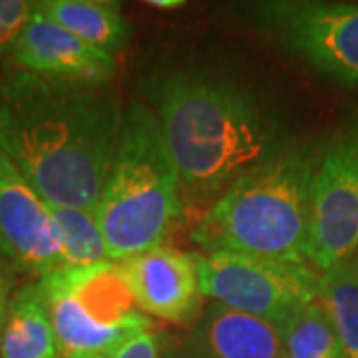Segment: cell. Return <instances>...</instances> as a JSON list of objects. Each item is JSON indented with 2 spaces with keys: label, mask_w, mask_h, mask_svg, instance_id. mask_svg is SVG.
<instances>
[{
  "label": "cell",
  "mask_w": 358,
  "mask_h": 358,
  "mask_svg": "<svg viewBox=\"0 0 358 358\" xmlns=\"http://www.w3.org/2000/svg\"><path fill=\"white\" fill-rule=\"evenodd\" d=\"M141 86L178 166L183 209L205 213L241 176L294 141L281 106L237 72L162 66Z\"/></svg>",
  "instance_id": "1"
},
{
  "label": "cell",
  "mask_w": 358,
  "mask_h": 358,
  "mask_svg": "<svg viewBox=\"0 0 358 358\" xmlns=\"http://www.w3.org/2000/svg\"><path fill=\"white\" fill-rule=\"evenodd\" d=\"M124 114L112 82L13 70L0 80V150L48 205L96 211Z\"/></svg>",
  "instance_id": "2"
},
{
  "label": "cell",
  "mask_w": 358,
  "mask_h": 358,
  "mask_svg": "<svg viewBox=\"0 0 358 358\" xmlns=\"http://www.w3.org/2000/svg\"><path fill=\"white\" fill-rule=\"evenodd\" d=\"M324 141L294 140L253 167L199 217L192 241L205 253L308 263L310 197Z\"/></svg>",
  "instance_id": "3"
},
{
  "label": "cell",
  "mask_w": 358,
  "mask_h": 358,
  "mask_svg": "<svg viewBox=\"0 0 358 358\" xmlns=\"http://www.w3.org/2000/svg\"><path fill=\"white\" fill-rule=\"evenodd\" d=\"M181 213L179 171L159 120L148 103H129L96 207L110 261L164 245Z\"/></svg>",
  "instance_id": "4"
},
{
  "label": "cell",
  "mask_w": 358,
  "mask_h": 358,
  "mask_svg": "<svg viewBox=\"0 0 358 358\" xmlns=\"http://www.w3.org/2000/svg\"><path fill=\"white\" fill-rule=\"evenodd\" d=\"M60 358H108L136 336L154 331L136 303L120 263L58 268L38 279Z\"/></svg>",
  "instance_id": "5"
},
{
  "label": "cell",
  "mask_w": 358,
  "mask_h": 358,
  "mask_svg": "<svg viewBox=\"0 0 358 358\" xmlns=\"http://www.w3.org/2000/svg\"><path fill=\"white\" fill-rule=\"evenodd\" d=\"M257 30L287 56L345 88L358 86V2L263 0L247 4Z\"/></svg>",
  "instance_id": "6"
},
{
  "label": "cell",
  "mask_w": 358,
  "mask_h": 358,
  "mask_svg": "<svg viewBox=\"0 0 358 358\" xmlns=\"http://www.w3.org/2000/svg\"><path fill=\"white\" fill-rule=\"evenodd\" d=\"M205 299L281 327L320 299V271L308 263L217 251L197 253Z\"/></svg>",
  "instance_id": "7"
},
{
  "label": "cell",
  "mask_w": 358,
  "mask_h": 358,
  "mask_svg": "<svg viewBox=\"0 0 358 358\" xmlns=\"http://www.w3.org/2000/svg\"><path fill=\"white\" fill-rule=\"evenodd\" d=\"M358 251V114L324 141L310 197L308 259L329 271Z\"/></svg>",
  "instance_id": "8"
},
{
  "label": "cell",
  "mask_w": 358,
  "mask_h": 358,
  "mask_svg": "<svg viewBox=\"0 0 358 358\" xmlns=\"http://www.w3.org/2000/svg\"><path fill=\"white\" fill-rule=\"evenodd\" d=\"M120 263L138 307L171 324H195L201 317V279L197 253L157 245Z\"/></svg>",
  "instance_id": "9"
},
{
  "label": "cell",
  "mask_w": 358,
  "mask_h": 358,
  "mask_svg": "<svg viewBox=\"0 0 358 358\" xmlns=\"http://www.w3.org/2000/svg\"><path fill=\"white\" fill-rule=\"evenodd\" d=\"M0 233L18 271L42 279L60 268V237L50 205L0 150Z\"/></svg>",
  "instance_id": "10"
},
{
  "label": "cell",
  "mask_w": 358,
  "mask_h": 358,
  "mask_svg": "<svg viewBox=\"0 0 358 358\" xmlns=\"http://www.w3.org/2000/svg\"><path fill=\"white\" fill-rule=\"evenodd\" d=\"M14 70L64 82H112L115 58L54 24L38 10L30 16L10 52Z\"/></svg>",
  "instance_id": "11"
},
{
  "label": "cell",
  "mask_w": 358,
  "mask_h": 358,
  "mask_svg": "<svg viewBox=\"0 0 358 358\" xmlns=\"http://www.w3.org/2000/svg\"><path fill=\"white\" fill-rule=\"evenodd\" d=\"M185 358H285V348L277 324L209 301L185 338Z\"/></svg>",
  "instance_id": "12"
},
{
  "label": "cell",
  "mask_w": 358,
  "mask_h": 358,
  "mask_svg": "<svg viewBox=\"0 0 358 358\" xmlns=\"http://www.w3.org/2000/svg\"><path fill=\"white\" fill-rule=\"evenodd\" d=\"M36 10L54 24L110 56L126 48L131 28L120 2L108 0H42Z\"/></svg>",
  "instance_id": "13"
},
{
  "label": "cell",
  "mask_w": 358,
  "mask_h": 358,
  "mask_svg": "<svg viewBox=\"0 0 358 358\" xmlns=\"http://www.w3.org/2000/svg\"><path fill=\"white\" fill-rule=\"evenodd\" d=\"M0 358H60L38 281L26 282L13 293L0 341Z\"/></svg>",
  "instance_id": "14"
},
{
  "label": "cell",
  "mask_w": 358,
  "mask_h": 358,
  "mask_svg": "<svg viewBox=\"0 0 358 358\" xmlns=\"http://www.w3.org/2000/svg\"><path fill=\"white\" fill-rule=\"evenodd\" d=\"M279 331L285 358H346L338 331L320 301L299 308Z\"/></svg>",
  "instance_id": "15"
},
{
  "label": "cell",
  "mask_w": 358,
  "mask_h": 358,
  "mask_svg": "<svg viewBox=\"0 0 358 358\" xmlns=\"http://www.w3.org/2000/svg\"><path fill=\"white\" fill-rule=\"evenodd\" d=\"M60 237V268L88 267L110 261L96 211L50 205Z\"/></svg>",
  "instance_id": "16"
},
{
  "label": "cell",
  "mask_w": 358,
  "mask_h": 358,
  "mask_svg": "<svg viewBox=\"0 0 358 358\" xmlns=\"http://www.w3.org/2000/svg\"><path fill=\"white\" fill-rule=\"evenodd\" d=\"M319 301L333 319L346 358H358V265L355 259L320 273Z\"/></svg>",
  "instance_id": "17"
},
{
  "label": "cell",
  "mask_w": 358,
  "mask_h": 358,
  "mask_svg": "<svg viewBox=\"0 0 358 358\" xmlns=\"http://www.w3.org/2000/svg\"><path fill=\"white\" fill-rule=\"evenodd\" d=\"M34 10H36V2L0 0V64L6 56H10L14 42L18 40Z\"/></svg>",
  "instance_id": "18"
},
{
  "label": "cell",
  "mask_w": 358,
  "mask_h": 358,
  "mask_svg": "<svg viewBox=\"0 0 358 358\" xmlns=\"http://www.w3.org/2000/svg\"><path fill=\"white\" fill-rule=\"evenodd\" d=\"M162 352V338L155 331L136 336L134 341H129L128 345H124L117 352L108 358H159Z\"/></svg>",
  "instance_id": "19"
},
{
  "label": "cell",
  "mask_w": 358,
  "mask_h": 358,
  "mask_svg": "<svg viewBox=\"0 0 358 358\" xmlns=\"http://www.w3.org/2000/svg\"><path fill=\"white\" fill-rule=\"evenodd\" d=\"M16 271H18V265H16L13 253H10L8 245H6L2 233H0V287L6 285V282H14V273Z\"/></svg>",
  "instance_id": "20"
},
{
  "label": "cell",
  "mask_w": 358,
  "mask_h": 358,
  "mask_svg": "<svg viewBox=\"0 0 358 358\" xmlns=\"http://www.w3.org/2000/svg\"><path fill=\"white\" fill-rule=\"evenodd\" d=\"M14 293V282H6L0 287V341H2V331H4V322L8 317V305Z\"/></svg>",
  "instance_id": "21"
},
{
  "label": "cell",
  "mask_w": 358,
  "mask_h": 358,
  "mask_svg": "<svg viewBox=\"0 0 358 358\" xmlns=\"http://www.w3.org/2000/svg\"><path fill=\"white\" fill-rule=\"evenodd\" d=\"M148 4H152L155 8H162V10H176V8L185 6L183 0H150Z\"/></svg>",
  "instance_id": "22"
},
{
  "label": "cell",
  "mask_w": 358,
  "mask_h": 358,
  "mask_svg": "<svg viewBox=\"0 0 358 358\" xmlns=\"http://www.w3.org/2000/svg\"><path fill=\"white\" fill-rule=\"evenodd\" d=\"M352 259H355V261H357V265H358V251H357V255L352 257Z\"/></svg>",
  "instance_id": "23"
}]
</instances>
